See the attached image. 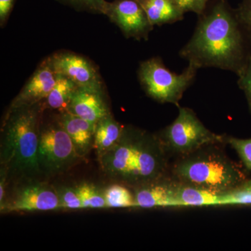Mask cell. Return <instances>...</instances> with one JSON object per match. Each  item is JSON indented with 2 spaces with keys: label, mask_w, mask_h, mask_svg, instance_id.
Instances as JSON below:
<instances>
[{
  "label": "cell",
  "mask_w": 251,
  "mask_h": 251,
  "mask_svg": "<svg viewBox=\"0 0 251 251\" xmlns=\"http://www.w3.org/2000/svg\"><path fill=\"white\" fill-rule=\"evenodd\" d=\"M251 39L237 9L227 0H213L202 14L192 37L179 51L198 69L214 67L237 74L251 57Z\"/></svg>",
  "instance_id": "1"
},
{
  "label": "cell",
  "mask_w": 251,
  "mask_h": 251,
  "mask_svg": "<svg viewBox=\"0 0 251 251\" xmlns=\"http://www.w3.org/2000/svg\"><path fill=\"white\" fill-rule=\"evenodd\" d=\"M169 156L159 136L125 126L118 143L99 159L108 176L136 188L168 176Z\"/></svg>",
  "instance_id": "2"
},
{
  "label": "cell",
  "mask_w": 251,
  "mask_h": 251,
  "mask_svg": "<svg viewBox=\"0 0 251 251\" xmlns=\"http://www.w3.org/2000/svg\"><path fill=\"white\" fill-rule=\"evenodd\" d=\"M44 105L9 107L1 126V167L8 179L32 180L41 174L38 161L41 119Z\"/></svg>",
  "instance_id": "3"
},
{
  "label": "cell",
  "mask_w": 251,
  "mask_h": 251,
  "mask_svg": "<svg viewBox=\"0 0 251 251\" xmlns=\"http://www.w3.org/2000/svg\"><path fill=\"white\" fill-rule=\"evenodd\" d=\"M205 145L177 157L170 166L169 176L180 184L226 193L246 182L245 175L239 166L217 145Z\"/></svg>",
  "instance_id": "4"
},
{
  "label": "cell",
  "mask_w": 251,
  "mask_h": 251,
  "mask_svg": "<svg viewBox=\"0 0 251 251\" xmlns=\"http://www.w3.org/2000/svg\"><path fill=\"white\" fill-rule=\"evenodd\" d=\"M198 69L191 64L181 73L172 72L160 57H152L140 64V85L149 97L161 103L178 105L184 92L196 78Z\"/></svg>",
  "instance_id": "5"
},
{
  "label": "cell",
  "mask_w": 251,
  "mask_h": 251,
  "mask_svg": "<svg viewBox=\"0 0 251 251\" xmlns=\"http://www.w3.org/2000/svg\"><path fill=\"white\" fill-rule=\"evenodd\" d=\"M159 137L169 154L177 157L226 140L225 137L206 128L193 110L181 107L175 121L162 130Z\"/></svg>",
  "instance_id": "6"
},
{
  "label": "cell",
  "mask_w": 251,
  "mask_h": 251,
  "mask_svg": "<svg viewBox=\"0 0 251 251\" xmlns=\"http://www.w3.org/2000/svg\"><path fill=\"white\" fill-rule=\"evenodd\" d=\"M79 158L70 136L57 120L41 126L38 161L41 174H58L70 168Z\"/></svg>",
  "instance_id": "7"
},
{
  "label": "cell",
  "mask_w": 251,
  "mask_h": 251,
  "mask_svg": "<svg viewBox=\"0 0 251 251\" xmlns=\"http://www.w3.org/2000/svg\"><path fill=\"white\" fill-rule=\"evenodd\" d=\"M57 75L73 81L79 88L103 93V82L97 68L88 59L71 51H59L47 58Z\"/></svg>",
  "instance_id": "8"
},
{
  "label": "cell",
  "mask_w": 251,
  "mask_h": 251,
  "mask_svg": "<svg viewBox=\"0 0 251 251\" xmlns=\"http://www.w3.org/2000/svg\"><path fill=\"white\" fill-rule=\"evenodd\" d=\"M126 38L148 40L153 26L138 0H114L108 3L106 15Z\"/></svg>",
  "instance_id": "9"
},
{
  "label": "cell",
  "mask_w": 251,
  "mask_h": 251,
  "mask_svg": "<svg viewBox=\"0 0 251 251\" xmlns=\"http://www.w3.org/2000/svg\"><path fill=\"white\" fill-rule=\"evenodd\" d=\"M61 209L58 193L46 185L30 184L21 188L4 210L51 211Z\"/></svg>",
  "instance_id": "10"
},
{
  "label": "cell",
  "mask_w": 251,
  "mask_h": 251,
  "mask_svg": "<svg viewBox=\"0 0 251 251\" xmlns=\"http://www.w3.org/2000/svg\"><path fill=\"white\" fill-rule=\"evenodd\" d=\"M56 82V74L46 58L40 63L9 107L34 105L44 101Z\"/></svg>",
  "instance_id": "11"
},
{
  "label": "cell",
  "mask_w": 251,
  "mask_h": 251,
  "mask_svg": "<svg viewBox=\"0 0 251 251\" xmlns=\"http://www.w3.org/2000/svg\"><path fill=\"white\" fill-rule=\"evenodd\" d=\"M176 185L177 182L168 175L135 188V208L179 207L176 199Z\"/></svg>",
  "instance_id": "12"
},
{
  "label": "cell",
  "mask_w": 251,
  "mask_h": 251,
  "mask_svg": "<svg viewBox=\"0 0 251 251\" xmlns=\"http://www.w3.org/2000/svg\"><path fill=\"white\" fill-rule=\"evenodd\" d=\"M67 111L94 124L110 114L103 93L79 87L73 94Z\"/></svg>",
  "instance_id": "13"
},
{
  "label": "cell",
  "mask_w": 251,
  "mask_h": 251,
  "mask_svg": "<svg viewBox=\"0 0 251 251\" xmlns=\"http://www.w3.org/2000/svg\"><path fill=\"white\" fill-rule=\"evenodd\" d=\"M57 121L70 136L78 156L80 158L86 156L93 148L97 124L68 111L59 112Z\"/></svg>",
  "instance_id": "14"
},
{
  "label": "cell",
  "mask_w": 251,
  "mask_h": 251,
  "mask_svg": "<svg viewBox=\"0 0 251 251\" xmlns=\"http://www.w3.org/2000/svg\"><path fill=\"white\" fill-rule=\"evenodd\" d=\"M153 27L181 21L185 13L175 0H138Z\"/></svg>",
  "instance_id": "15"
},
{
  "label": "cell",
  "mask_w": 251,
  "mask_h": 251,
  "mask_svg": "<svg viewBox=\"0 0 251 251\" xmlns=\"http://www.w3.org/2000/svg\"><path fill=\"white\" fill-rule=\"evenodd\" d=\"M125 126L109 114L97 124L94 133L93 148L98 156L103 154L116 145L121 138Z\"/></svg>",
  "instance_id": "16"
},
{
  "label": "cell",
  "mask_w": 251,
  "mask_h": 251,
  "mask_svg": "<svg viewBox=\"0 0 251 251\" xmlns=\"http://www.w3.org/2000/svg\"><path fill=\"white\" fill-rule=\"evenodd\" d=\"M223 194L178 182L176 185V199L179 207L222 206Z\"/></svg>",
  "instance_id": "17"
},
{
  "label": "cell",
  "mask_w": 251,
  "mask_h": 251,
  "mask_svg": "<svg viewBox=\"0 0 251 251\" xmlns=\"http://www.w3.org/2000/svg\"><path fill=\"white\" fill-rule=\"evenodd\" d=\"M77 88L73 81L56 74L55 84L43 103L44 106L59 112L67 111L73 94Z\"/></svg>",
  "instance_id": "18"
},
{
  "label": "cell",
  "mask_w": 251,
  "mask_h": 251,
  "mask_svg": "<svg viewBox=\"0 0 251 251\" xmlns=\"http://www.w3.org/2000/svg\"><path fill=\"white\" fill-rule=\"evenodd\" d=\"M103 195L107 207L135 208L134 194L123 185H111Z\"/></svg>",
  "instance_id": "19"
},
{
  "label": "cell",
  "mask_w": 251,
  "mask_h": 251,
  "mask_svg": "<svg viewBox=\"0 0 251 251\" xmlns=\"http://www.w3.org/2000/svg\"><path fill=\"white\" fill-rule=\"evenodd\" d=\"M75 189L82 202V209L107 207L104 195L99 192V190L93 185L83 184Z\"/></svg>",
  "instance_id": "20"
},
{
  "label": "cell",
  "mask_w": 251,
  "mask_h": 251,
  "mask_svg": "<svg viewBox=\"0 0 251 251\" xmlns=\"http://www.w3.org/2000/svg\"><path fill=\"white\" fill-rule=\"evenodd\" d=\"M61 4L70 6L77 11L91 14L106 15L108 1L106 0H55Z\"/></svg>",
  "instance_id": "21"
},
{
  "label": "cell",
  "mask_w": 251,
  "mask_h": 251,
  "mask_svg": "<svg viewBox=\"0 0 251 251\" xmlns=\"http://www.w3.org/2000/svg\"><path fill=\"white\" fill-rule=\"evenodd\" d=\"M226 140L237 151L248 171H251V138L239 139L235 138H226Z\"/></svg>",
  "instance_id": "22"
},
{
  "label": "cell",
  "mask_w": 251,
  "mask_h": 251,
  "mask_svg": "<svg viewBox=\"0 0 251 251\" xmlns=\"http://www.w3.org/2000/svg\"><path fill=\"white\" fill-rule=\"evenodd\" d=\"M58 196L61 209H82V202L75 188H63Z\"/></svg>",
  "instance_id": "23"
},
{
  "label": "cell",
  "mask_w": 251,
  "mask_h": 251,
  "mask_svg": "<svg viewBox=\"0 0 251 251\" xmlns=\"http://www.w3.org/2000/svg\"><path fill=\"white\" fill-rule=\"evenodd\" d=\"M238 85L247 97L248 105L251 111V57L242 72L238 75Z\"/></svg>",
  "instance_id": "24"
},
{
  "label": "cell",
  "mask_w": 251,
  "mask_h": 251,
  "mask_svg": "<svg viewBox=\"0 0 251 251\" xmlns=\"http://www.w3.org/2000/svg\"><path fill=\"white\" fill-rule=\"evenodd\" d=\"M175 1L184 13L193 12L198 15L202 14L209 3V0H175Z\"/></svg>",
  "instance_id": "25"
},
{
  "label": "cell",
  "mask_w": 251,
  "mask_h": 251,
  "mask_svg": "<svg viewBox=\"0 0 251 251\" xmlns=\"http://www.w3.org/2000/svg\"><path fill=\"white\" fill-rule=\"evenodd\" d=\"M236 9L251 39V0H243Z\"/></svg>",
  "instance_id": "26"
},
{
  "label": "cell",
  "mask_w": 251,
  "mask_h": 251,
  "mask_svg": "<svg viewBox=\"0 0 251 251\" xmlns=\"http://www.w3.org/2000/svg\"><path fill=\"white\" fill-rule=\"evenodd\" d=\"M14 3L15 0H0V25L1 27L7 22Z\"/></svg>",
  "instance_id": "27"
},
{
  "label": "cell",
  "mask_w": 251,
  "mask_h": 251,
  "mask_svg": "<svg viewBox=\"0 0 251 251\" xmlns=\"http://www.w3.org/2000/svg\"><path fill=\"white\" fill-rule=\"evenodd\" d=\"M248 184H249V186H250V188H251V181H248Z\"/></svg>",
  "instance_id": "28"
}]
</instances>
